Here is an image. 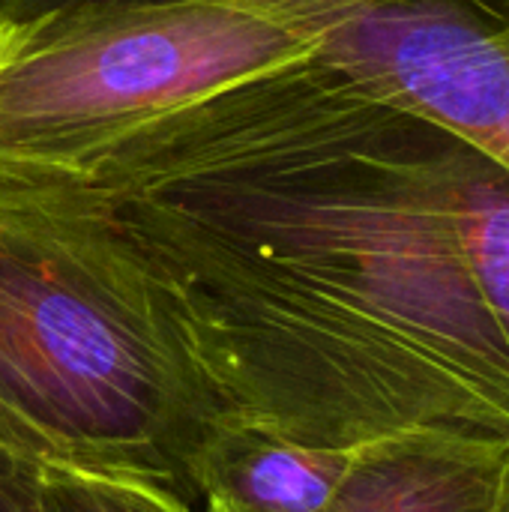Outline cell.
Listing matches in <instances>:
<instances>
[{
  "mask_svg": "<svg viewBox=\"0 0 509 512\" xmlns=\"http://www.w3.org/2000/svg\"><path fill=\"white\" fill-rule=\"evenodd\" d=\"M465 141L312 54L117 147L81 186L144 249L222 423L315 447L509 441Z\"/></svg>",
  "mask_w": 509,
  "mask_h": 512,
  "instance_id": "obj_1",
  "label": "cell"
},
{
  "mask_svg": "<svg viewBox=\"0 0 509 512\" xmlns=\"http://www.w3.org/2000/svg\"><path fill=\"white\" fill-rule=\"evenodd\" d=\"M0 402L69 462L198 504L219 405L135 234L87 189L0 186Z\"/></svg>",
  "mask_w": 509,
  "mask_h": 512,
  "instance_id": "obj_2",
  "label": "cell"
},
{
  "mask_svg": "<svg viewBox=\"0 0 509 512\" xmlns=\"http://www.w3.org/2000/svg\"><path fill=\"white\" fill-rule=\"evenodd\" d=\"M327 30L243 3H99L0 15V186H84L123 144Z\"/></svg>",
  "mask_w": 509,
  "mask_h": 512,
  "instance_id": "obj_3",
  "label": "cell"
},
{
  "mask_svg": "<svg viewBox=\"0 0 509 512\" xmlns=\"http://www.w3.org/2000/svg\"><path fill=\"white\" fill-rule=\"evenodd\" d=\"M315 54L509 171V12L486 0H378L333 27Z\"/></svg>",
  "mask_w": 509,
  "mask_h": 512,
  "instance_id": "obj_4",
  "label": "cell"
},
{
  "mask_svg": "<svg viewBox=\"0 0 509 512\" xmlns=\"http://www.w3.org/2000/svg\"><path fill=\"white\" fill-rule=\"evenodd\" d=\"M509 441L423 426L360 447L321 512H489Z\"/></svg>",
  "mask_w": 509,
  "mask_h": 512,
  "instance_id": "obj_5",
  "label": "cell"
},
{
  "mask_svg": "<svg viewBox=\"0 0 509 512\" xmlns=\"http://www.w3.org/2000/svg\"><path fill=\"white\" fill-rule=\"evenodd\" d=\"M357 453L360 447H315L222 423L201 453L195 498L243 512H321Z\"/></svg>",
  "mask_w": 509,
  "mask_h": 512,
  "instance_id": "obj_6",
  "label": "cell"
},
{
  "mask_svg": "<svg viewBox=\"0 0 509 512\" xmlns=\"http://www.w3.org/2000/svg\"><path fill=\"white\" fill-rule=\"evenodd\" d=\"M9 512H204L153 480L75 462H3Z\"/></svg>",
  "mask_w": 509,
  "mask_h": 512,
  "instance_id": "obj_7",
  "label": "cell"
},
{
  "mask_svg": "<svg viewBox=\"0 0 509 512\" xmlns=\"http://www.w3.org/2000/svg\"><path fill=\"white\" fill-rule=\"evenodd\" d=\"M99 3H201V0H0L3 18H30L51 9H69V6H99ZM210 3H243L255 9H267L321 30H333L360 9L378 3V0H210Z\"/></svg>",
  "mask_w": 509,
  "mask_h": 512,
  "instance_id": "obj_8",
  "label": "cell"
},
{
  "mask_svg": "<svg viewBox=\"0 0 509 512\" xmlns=\"http://www.w3.org/2000/svg\"><path fill=\"white\" fill-rule=\"evenodd\" d=\"M0 462L36 465V462H69V459L33 423H27L9 405L0 402Z\"/></svg>",
  "mask_w": 509,
  "mask_h": 512,
  "instance_id": "obj_9",
  "label": "cell"
},
{
  "mask_svg": "<svg viewBox=\"0 0 509 512\" xmlns=\"http://www.w3.org/2000/svg\"><path fill=\"white\" fill-rule=\"evenodd\" d=\"M489 512H509V450L507 459H504V468H501V477H498L495 501H492V510Z\"/></svg>",
  "mask_w": 509,
  "mask_h": 512,
  "instance_id": "obj_10",
  "label": "cell"
},
{
  "mask_svg": "<svg viewBox=\"0 0 509 512\" xmlns=\"http://www.w3.org/2000/svg\"><path fill=\"white\" fill-rule=\"evenodd\" d=\"M201 510L204 512H243V510H234V507H228V504H216V501H207V504H201Z\"/></svg>",
  "mask_w": 509,
  "mask_h": 512,
  "instance_id": "obj_11",
  "label": "cell"
},
{
  "mask_svg": "<svg viewBox=\"0 0 509 512\" xmlns=\"http://www.w3.org/2000/svg\"><path fill=\"white\" fill-rule=\"evenodd\" d=\"M486 3H492V6L501 9V12H509V0H486Z\"/></svg>",
  "mask_w": 509,
  "mask_h": 512,
  "instance_id": "obj_12",
  "label": "cell"
},
{
  "mask_svg": "<svg viewBox=\"0 0 509 512\" xmlns=\"http://www.w3.org/2000/svg\"><path fill=\"white\" fill-rule=\"evenodd\" d=\"M3 465V462H0ZM0 512H9V501H6V495H3V483H0Z\"/></svg>",
  "mask_w": 509,
  "mask_h": 512,
  "instance_id": "obj_13",
  "label": "cell"
}]
</instances>
